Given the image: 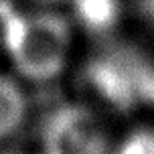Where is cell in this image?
I'll list each match as a JSON object with an SVG mask.
<instances>
[{
	"label": "cell",
	"mask_w": 154,
	"mask_h": 154,
	"mask_svg": "<svg viewBox=\"0 0 154 154\" xmlns=\"http://www.w3.org/2000/svg\"><path fill=\"white\" fill-rule=\"evenodd\" d=\"M8 55L20 81L51 83L67 71L71 63V26L53 14L26 16L10 32Z\"/></svg>",
	"instance_id": "cell-1"
},
{
	"label": "cell",
	"mask_w": 154,
	"mask_h": 154,
	"mask_svg": "<svg viewBox=\"0 0 154 154\" xmlns=\"http://www.w3.org/2000/svg\"><path fill=\"white\" fill-rule=\"evenodd\" d=\"M103 148L101 126L81 108L57 112L45 128L43 154H103Z\"/></svg>",
	"instance_id": "cell-2"
},
{
	"label": "cell",
	"mask_w": 154,
	"mask_h": 154,
	"mask_svg": "<svg viewBox=\"0 0 154 154\" xmlns=\"http://www.w3.org/2000/svg\"><path fill=\"white\" fill-rule=\"evenodd\" d=\"M29 114L31 100L24 89V81L16 75L0 73V146L26 126Z\"/></svg>",
	"instance_id": "cell-3"
},
{
	"label": "cell",
	"mask_w": 154,
	"mask_h": 154,
	"mask_svg": "<svg viewBox=\"0 0 154 154\" xmlns=\"http://www.w3.org/2000/svg\"><path fill=\"white\" fill-rule=\"evenodd\" d=\"M120 154H154V130L140 132L122 146Z\"/></svg>",
	"instance_id": "cell-4"
}]
</instances>
